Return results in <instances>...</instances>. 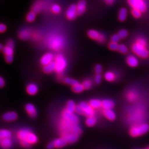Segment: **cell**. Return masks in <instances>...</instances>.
I'll return each mask as SVG.
<instances>
[{
	"instance_id": "cell-1",
	"label": "cell",
	"mask_w": 149,
	"mask_h": 149,
	"mask_svg": "<svg viewBox=\"0 0 149 149\" xmlns=\"http://www.w3.org/2000/svg\"><path fill=\"white\" fill-rule=\"evenodd\" d=\"M47 43L49 48L55 51H58L64 48L65 39L61 34H52L48 36Z\"/></svg>"
},
{
	"instance_id": "cell-2",
	"label": "cell",
	"mask_w": 149,
	"mask_h": 149,
	"mask_svg": "<svg viewBox=\"0 0 149 149\" xmlns=\"http://www.w3.org/2000/svg\"><path fill=\"white\" fill-rule=\"evenodd\" d=\"M149 131V125L146 123H141L134 125L130 130V134L133 137H138Z\"/></svg>"
},
{
	"instance_id": "cell-3",
	"label": "cell",
	"mask_w": 149,
	"mask_h": 149,
	"mask_svg": "<svg viewBox=\"0 0 149 149\" xmlns=\"http://www.w3.org/2000/svg\"><path fill=\"white\" fill-rule=\"evenodd\" d=\"M55 63V71L59 74H61L67 66V61L63 55L59 54L57 55L54 59Z\"/></svg>"
},
{
	"instance_id": "cell-4",
	"label": "cell",
	"mask_w": 149,
	"mask_h": 149,
	"mask_svg": "<svg viewBox=\"0 0 149 149\" xmlns=\"http://www.w3.org/2000/svg\"><path fill=\"white\" fill-rule=\"evenodd\" d=\"M132 50L134 53L142 58H147L149 56V51L145 47L139 43H135L132 46Z\"/></svg>"
},
{
	"instance_id": "cell-5",
	"label": "cell",
	"mask_w": 149,
	"mask_h": 149,
	"mask_svg": "<svg viewBox=\"0 0 149 149\" xmlns=\"http://www.w3.org/2000/svg\"><path fill=\"white\" fill-rule=\"evenodd\" d=\"M129 5L133 8L137 9L141 12H144L146 10V5L144 0H127Z\"/></svg>"
},
{
	"instance_id": "cell-6",
	"label": "cell",
	"mask_w": 149,
	"mask_h": 149,
	"mask_svg": "<svg viewBox=\"0 0 149 149\" xmlns=\"http://www.w3.org/2000/svg\"><path fill=\"white\" fill-rule=\"evenodd\" d=\"M82 111L83 114L87 117L93 116L95 114L94 109L91 106L90 104L86 102H81L79 104Z\"/></svg>"
},
{
	"instance_id": "cell-7",
	"label": "cell",
	"mask_w": 149,
	"mask_h": 149,
	"mask_svg": "<svg viewBox=\"0 0 149 149\" xmlns=\"http://www.w3.org/2000/svg\"><path fill=\"white\" fill-rule=\"evenodd\" d=\"M62 115H63V118L66 119L67 120L72 123L74 124H78L79 118L74 113H70L65 109L63 112Z\"/></svg>"
},
{
	"instance_id": "cell-8",
	"label": "cell",
	"mask_w": 149,
	"mask_h": 149,
	"mask_svg": "<svg viewBox=\"0 0 149 149\" xmlns=\"http://www.w3.org/2000/svg\"><path fill=\"white\" fill-rule=\"evenodd\" d=\"M77 15L76 5H71L70 6L66 12V16L69 20H73Z\"/></svg>"
},
{
	"instance_id": "cell-9",
	"label": "cell",
	"mask_w": 149,
	"mask_h": 149,
	"mask_svg": "<svg viewBox=\"0 0 149 149\" xmlns=\"http://www.w3.org/2000/svg\"><path fill=\"white\" fill-rule=\"evenodd\" d=\"M61 136H62V138L65 139V140L68 143H73L77 141L79 135L71 132V133L61 134Z\"/></svg>"
},
{
	"instance_id": "cell-10",
	"label": "cell",
	"mask_w": 149,
	"mask_h": 149,
	"mask_svg": "<svg viewBox=\"0 0 149 149\" xmlns=\"http://www.w3.org/2000/svg\"><path fill=\"white\" fill-rule=\"evenodd\" d=\"M55 59L53 54L52 53H47L44 54L42 57L40 59V63L43 65V66L49 64L53 61Z\"/></svg>"
},
{
	"instance_id": "cell-11",
	"label": "cell",
	"mask_w": 149,
	"mask_h": 149,
	"mask_svg": "<svg viewBox=\"0 0 149 149\" xmlns=\"http://www.w3.org/2000/svg\"><path fill=\"white\" fill-rule=\"evenodd\" d=\"M26 111L32 118H34L37 116V110L35 106L32 103H28L25 107Z\"/></svg>"
},
{
	"instance_id": "cell-12",
	"label": "cell",
	"mask_w": 149,
	"mask_h": 149,
	"mask_svg": "<svg viewBox=\"0 0 149 149\" xmlns=\"http://www.w3.org/2000/svg\"><path fill=\"white\" fill-rule=\"evenodd\" d=\"M86 8V2L85 0H80L76 5L77 15H81L85 12Z\"/></svg>"
},
{
	"instance_id": "cell-13",
	"label": "cell",
	"mask_w": 149,
	"mask_h": 149,
	"mask_svg": "<svg viewBox=\"0 0 149 149\" xmlns=\"http://www.w3.org/2000/svg\"><path fill=\"white\" fill-rule=\"evenodd\" d=\"M17 118V114L15 112H7L3 115V119L6 121H13Z\"/></svg>"
},
{
	"instance_id": "cell-14",
	"label": "cell",
	"mask_w": 149,
	"mask_h": 149,
	"mask_svg": "<svg viewBox=\"0 0 149 149\" xmlns=\"http://www.w3.org/2000/svg\"><path fill=\"white\" fill-rule=\"evenodd\" d=\"M103 114L109 120H114L116 119V114L112 109H103Z\"/></svg>"
},
{
	"instance_id": "cell-15",
	"label": "cell",
	"mask_w": 149,
	"mask_h": 149,
	"mask_svg": "<svg viewBox=\"0 0 149 149\" xmlns=\"http://www.w3.org/2000/svg\"><path fill=\"white\" fill-rule=\"evenodd\" d=\"M38 91V87L35 84H30L27 87V93L30 95H36Z\"/></svg>"
},
{
	"instance_id": "cell-16",
	"label": "cell",
	"mask_w": 149,
	"mask_h": 149,
	"mask_svg": "<svg viewBox=\"0 0 149 149\" xmlns=\"http://www.w3.org/2000/svg\"><path fill=\"white\" fill-rule=\"evenodd\" d=\"M127 63L130 66L135 68L138 65V60L134 55H129L127 57Z\"/></svg>"
},
{
	"instance_id": "cell-17",
	"label": "cell",
	"mask_w": 149,
	"mask_h": 149,
	"mask_svg": "<svg viewBox=\"0 0 149 149\" xmlns=\"http://www.w3.org/2000/svg\"><path fill=\"white\" fill-rule=\"evenodd\" d=\"M55 70V63L54 61H52L49 64L45 65L43 67V71L47 74H50Z\"/></svg>"
},
{
	"instance_id": "cell-18",
	"label": "cell",
	"mask_w": 149,
	"mask_h": 149,
	"mask_svg": "<svg viewBox=\"0 0 149 149\" xmlns=\"http://www.w3.org/2000/svg\"><path fill=\"white\" fill-rule=\"evenodd\" d=\"M114 106V103L111 100L106 99L102 101V107H103L104 109H112Z\"/></svg>"
},
{
	"instance_id": "cell-19",
	"label": "cell",
	"mask_w": 149,
	"mask_h": 149,
	"mask_svg": "<svg viewBox=\"0 0 149 149\" xmlns=\"http://www.w3.org/2000/svg\"><path fill=\"white\" fill-rule=\"evenodd\" d=\"M12 142L10 138L1 139V145L2 148L8 149L12 146Z\"/></svg>"
},
{
	"instance_id": "cell-20",
	"label": "cell",
	"mask_w": 149,
	"mask_h": 149,
	"mask_svg": "<svg viewBox=\"0 0 149 149\" xmlns=\"http://www.w3.org/2000/svg\"><path fill=\"white\" fill-rule=\"evenodd\" d=\"M31 36V31L28 29H24L19 33V37L21 39L26 40L28 39Z\"/></svg>"
},
{
	"instance_id": "cell-21",
	"label": "cell",
	"mask_w": 149,
	"mask_h": 149,
	"mask_svg": "<svg viewBox=\"0 0 149 149\" xmlns=\"http://www.w3.org/2000/svg\"><path fill=\"white\" fill-rule=\"evenodd\" d=\"M53 143L55 145V148H61L68 143L65 140V139L63 138L57 139L54 141Z\"/></svg>"
},
{
	"instance_id": "cell-22",
	"label": "cell",
	"mask_w": 149,
	"mask_h": 149,
	"mask_svg": "<svg viewBox=\"0 0 149 149\" xmlns=\"http://www.w3.org/2000/svg\"><path fill=\"white\" fill-rule=\"evenodd\" d=\"M76 106L75 105V103L72 100H70L67 102L66 110L70 113H74L75 112Z\"/></svg>"
},
{
	"instance_id": "cell-23",
	"label": "cell",
	"mask_w": 149,
	"mask_h": 149,
	"mask_svg": "<svg viewBox=\"0 0 149 149\" xmlns=\"http://www.w3.org/2000/svg\"><path fill=\"white\" fill-rule=\"evenodd\" d=\"M127 17V10L125 8H122L119 12L118 18L120 21H124L126 19Z\"/></svg>"
},
{
	"instance_id": "cell-24",
	"label": "cell",
	"mask_w": 149,
	"mask_h": 149,
	"mask_svg": "<svg viewBox=\"0 0 149 149\" xmlns=\"http://www.w3.org/2000/svg\"><path fill=\"white\" fill-rule=\"evenodd\" d=\"M89 104L93 109H98L102 107V101L97 99H92L89 102Z\"/></svg>"
},
{
	"instance_id": "cell-25",
	"label": "cell",
	"mask_w": 149,
	"mask_h": 149,
	"mask_svg": "<svg viewBox=\"0 0 149 149\" xmlns=\"http://www.w3.org/2000/svg\"><path fill=\"white\" fill-rule=\"evenodd\" d=\"M30 133V131L28 129H22L18 133V137L21 140L23 139H26L28 134Z\"/></svg>"
},
{
	"instance_id": "cell-26",
	"label": "cell",
	"mask_w": 149,
	"mask_h": 149,
	"mask_svg": "<svg viewBox=\"0 0 149 149\" xmlns=\"http://www.w3.org/2000/svg\"><path fill=\"white\" fill-rule=\"evenodd\" d=\"M87 34H88V37L91 39H94V40H97L100 35V33L96 30L91 29L87 33Z\"/></svg>"
},
{
	"instance_id": "cell-27",
	"label": "cell",
	"mask_w": 149,
	"mask_h": 149,
	"mask_svg": "<svg viewBox=\"0 0 149 149\" xmlns=\"http://www.w3.org/2000/svg\"><path fill=\"white\" fill-rule=\"evenodd\" d=\"M26 139L29 142V143L31 144H35L38 141L37 136L34 134L33 133L31 132L29 133L28 134Z\"/></svg>"
},
{
	"instance_id": "cell-28",
	"label": "cell",
	"mask_w": 149,
	"mask_h": 149,
	"mask_svg": "<svg viewBox=\"0 0 149 149\" xmlns=\"http://www.w3.org/2000/svg\"><path fill=\"white\" fill-rule=\"evenodd\" d=\"M104 79L109 82H112L116 79V74L112 71H108L106 72L104 75Z\"/></svg>"
},
{
	"instance_id": "cell-29",
	"label": "cell",
	"mask_w": 149,
	"mask_h": 149,
	"mask_svg": "<svg viewBox=\"0 0 149 149\" xmlns=\"http://www.w3.org/2000/svg\"><path fill=\"white\" fill-rule=\"evenodd\" d=\"M96 118L93 116L87 117V118L86 120V124L88 127H92L95 125L96 123Z\"/></svg>"
},
{
	"instance_id": "cell-30",
	"label": "cell",
	"mask_w": 149,
	"mask_h": 149,
	"mask_svg": "<svg viewBox=\"0 0 149 149\" xmlns=\"http://www.w3.org/2000/svg\"><path fill=\"white\" fill-rule=\"evenodd\" d=\"M85 88L82 84H80L79 83L76 84L75 85L72 86V90L74 92V93H79L82 92L84 90Z\"/></svg>"
},
{
	"instance_id": "cell-31",
	"label": "cell",
	"mask_w": 149,
	"mask_h": 149,
	"mask_svg": "<svg viewBox=\"0 0 149 149\" xmlns=\"http://www.w3.org/2000/svg\"><path fill=\"white\" fill-rule=\"evenodd\" d=\"M11 135V132L8 130L2 129L0 132V137L1 139L10 138Z\"/></svg>"
},
{
	"instance_id": "cell-32",
	"label": "cell",
	"mask_w": 149,
	"mask_h": 149,
	"mask_svg": "<svg viewBox=\"0 0 149 149\" xmlns=\"http://www.w3.org/2000/svg\"><path fill=\"white\" fill-rule=\"evenodd\" d=\"M43 7V3L40 1L37 2L35 3V5L32 7V11H34L36 13H38L41 11Z\"/></svg>"
},
{
	"instance_id": "cell-33",
	"label": "cell",
	"mask_w": 149,
	"mask_h": 149,
	"mask_svg": "<svg viewBox=\"0 0 149 149\" xmlns=\"http://www.w3.org/2000/svg\"><path fill=\"white\" fill-rule=\"evenodd\" d=\"M3 52L5 54V55H13V48L10 47L8 45H7L4 47L3 49Z\"/></svg>"
},
{
	"instance_id": "cell-34",
	"label": "cell",
	"mask_w": 149,
	"mask_h": 149,
	"mask_svg": "<svg viewBox=\"0 0 149 149\" xmlns=\"http://www.w3.org/2000/svg\"><path fill=\"white\" fill-rule=\"evenodd\" d=\"M36 17V13L34 11H31L28 13L27 16V21L29 22H32L34 21Z\"/></svg>"
},
{
	"instance_id": "cell-35",
	"label": "cell",
	"mask_w": 149,
	"mask_h": 149,
	"mask_svg": "<svg viewBox=\"0 0 149 149\" xmlns=\"http://www.w3.org/2000/svg\"><path fill=\"white\" fill-rule=\"evenodd\" d=\"M51 10L55 14H59L61 11V8L58 4H54L51 7Z\"/></svg>"
},
{
	"instance_id": "cell-36",
	"label": "cell",
	"mask_w": 149,
	"mask_h": 149,
	"mask_svg": "<svg viewBox=\"0 0 149 149\" xmlns=\"http://www.w3.org/2000/svg\"><path fill=\"white\" fill-rule=\"evenodd\" d=\"M64 82L66 84H68L70 85L74 86L78 84V81L77 80H74L73 79H71V78H69V77H66L64 79Z\"/></svg>"
},
{
	"instance_id": "cell-37",
	"label": "cell",
	"mask_w": 149,
	"mask_h": 149,
	"mask_svg": "<svg viewBox=\"0 0 149 149\" xmlns=\"http://www.w3.org/2000/svg\"><path fill=\"white\" fill-rule=\"evenodd\" d=\"M82 85L84 86L85 89L88 90V89H90L91 87V86L92 85V83L90 80H86L83 82Z\"/></svg>"
},
{
	"instance_id": "cell-38",
	"label": "cell",
	"mask_w": 149,
	"mask_h": 149,
	"mask_svg": "<svg viewBox=\"0 0 149 149\" xmlns=\"http://www.w3.org/2000/svg\"><path fill=\"white\" fill-rule=\"evenodd\" d=\"M118 50L121 53L126 54L128 52V48L125 45L120 44V45H119V48Z\"/></svg>"
},
{
	"instance_id": "cell-39",
	"label": "cell",
	"mask_w": 149,
	"mask_h": 149,
	"mask_svg": "<svg viewBox=\"0 0 149 149\" xmlns=\"http://www.w3.org/2000/svg\"><path fill=\"white\" fill-rule=\"evenodd\" d=\"M132 14L133 15V16L136 18H140L141 16V12L139 11L137 9H134L133 8L132 11Z\"/></svg>"
},
{
	"instance_id": "cell-40",
	"label": "cell",
	"mask_w": 149,
	"mask_h": 149,
	"mask_svg": "<svg viewBox=\"0 0 149 149\" xmlns=\"http://www.w3.org/2000/svg\"><path fill=\"white\" fill-rule=\"evenodd\" d=\"M108 48L112 50H117L119 48V45L117 43L111 42L108 44Z\"/></svg>"
},
{
	"instance_id": "cell-41",
	"label": "cell",
	"mask_w": 149,
	"mask_h": 149,
	"mask_svg": "<svg viewBox=\"0 0 149 149\" xmlns=\"http://www.w3.org/2000/svg\"><path fill=\"white\" fill-rule=\"evenodd\" d=\"M128 99L130 101H134L136 99L137 95L134 92H130L128 94Z\"/></svg>"
},
{
	"instance_id": "cell-42",
	"label": "cell",
	"mask_w": 149,
	"mask_h": 149,
	"mask_svg": "<svg viewBox=\"0 0 149 149\" xmlns=\"http://www.w3.org/2000/svg\"><path fill=\"white\" fill-rule=\"evenodd\" d=\"M118 34L119 35L120 39H124V38L127 37V36H128V32H127V31H126L125 29H122L118 32Z\"/></svg>"
},
{
	"instance_id": "cell-43",
	"label": "cell",
	"mask_w": 149,
	"mask_h": 149,
	"mask_svg": "<svg viewBox=\"0 0 149 149\" xmlns=\"http://www.w3.org/2000/svg\"><path fill=\"white\" fill-rule=\"evenodd\" d=\"M21 144L24 147V148H28L31 146V144L29 143V142L27 140V139H23L21 140Z\"/></svg>"
},
{
	"instance_id": "cell-44",
	"label": "cell",
	"mask_w": 149,
	"mask_h": 149,
	"mask_svg": "<svg viewBox=\"0 0 149 149\" xmlns=\"http://www.w3.org/2000/svg\"><path fill=\"white\" fill-rule=\"evenodd\" d=\"M96 74H101L102 72V66L100 64H97L95 68Z\"/></svg>"
},
{
	"instance_id": "cell-45",
	"label": "cell",
	"mask_w": 149,
	"mask_h": 149,
	"mask_svg": "<svg viewBox=\"0 0 149 149\" xmlns=\"http://www.w3.org/2000/svg\"><path fill=\"white\" fill-rule=\"evenodd\" d=\"M102 79V77L101 74H97L95 76V81L96 84H98L101 83Z\"/></svg>"
},
{
	"instance_id": "cell-46",
	"label": "cell",
	"mask_w": 149,
	"mask_h": 149,
	"mask_svg": "<svg viewBox=\"0 0 149 149\" xmlns=\"http://www.w3.org/2000/svg\"><path fill=\"white\" fill-rule=\"evenodd\" d=\"M120 39V38L119 37L118 34H114L112 36V37H111V41L113 42L117 43L118 41H119Z\"/></svg>"
},
{
	"instance_id": "cell-47",
	"label": "cell",
	"mask_w": 149,
	"mask_h": 149,
	"mask_svg": "<svg viewBox=\"0 0 149 149\" xmlns=\"http://www.w3.org/2000/svg\"><path fill=\"white\" fill-rule=\"evenodd\" d=\"M13 55H5V60L7 63H11L13 61Z\"/></svg>"
},
{
	"instance_id": "cell-48",
	"label": "cell",
	"mask_w": 149,
	"mask_h": 149,
	"mask_svg": "<svg viewBox=\"0 0 149 149\" xmlns=\"http://www.w3.org/2000/svg\"><path fill=\"white\" fill-rule=\"evenodd\" d=\"M105 40H106L105 36L103 34H100L99 37L97 40H98V42L100 43H103V42H104Z\"/></svg>"
},
{
	"instance_id": "cell-49",
	"label": "cell",
	"mask_w": 149,
	"mask_h": 149,
	"mask_svg": "<svg viewBox=\"0 0 149 149\" xmlns=\"http://www.w3.org/2000/svg\"><path fill=\"white\" fill-rule=\"evenodd\" d=\"M75 112H76L77 113L79 114H83V111L81 108V107L78 105L76 107V109H75Z\"/></svg>"
},
{
	"instance_id": "cell-50",
	"label": "cell",
	"mask_w": 149,
	"mask_h": 149,
	"mask_svg": "<svg viewBox=\"0 0 149 149\" xmlns=\"http://www.w3.org/2000/svg\"><path fill=\"white\" fill-rule=\"evenodd\" d=\"M136 42L140 44H141V45H144V46H146V44L145 40L143 38H139V39L137 40Z\"/></svg>"
},
{
	"instance_id": "cell-51",
	"label": "cell",
	"mask_w": 149,
	"mask_h": 149,
	"mask_svg": "<svg viewBox=\"0 0 149 149\" xmlns=\"http://www.w3.org/2000/svg\"><path fill=\"white\" fill-rule=\"evenodd\" d=\"M6 30V26L4 24H1L0 25V31L1 33H3L4 32H5Z\"/></svg>"
},
{
	"instance_id": "cell-52",
	"label": "cell",
	"mask_w": 149,
	"mask_h": 149,
	"mask_svg": "<svg viewBox=\"0 0 149 149\" xmlns=\"http://www.w3.org/2000/svg\"><path fill=\"white\" fill-rule=\"evenodd\" d=\"M55 147V145L54 144L53 142L48 144L47 145V149H53Z\"/></svg>"
},
{
	"instance_id": "cell-53",
	"label": "cell",
	"mask_w": 149,
	"mask_h": 149,
	"mask_svg": "<svg viewBox=\"0 0 149 149\" xmlns=\"http://www.w3.org/2000/svg\"><path fill=\"white\" fill-rule=\"evenodd\" d=\"M7 45H8L10 47L13 48V47H14V42H13V41L12 40H9L7 42Z\"/></svg>"
},
{
	"instance_id": "cell-54",
	"label": "cell",
	"mask_w": 149,
	"mask_h": 149,
	"mask_svg": "<svg viewBox=\"0 0 149 149\" xmlns=\"http://www.w3.org/2000/svg\"><path fill=\"white\" fill-rule=\"evenodd\" d=\"M5 81L3 80V79L2 77H1V78H0V86L1 87H3L5 85Z\"/></svg>"
},
{
	"instance_id": "cell-55",
	"label": "cell",
	"mask_w": 149,
	"mask_h": 149,
	"mask_svg": "<svg viewBox=\"0 0 149 149\" xmlns=\"http://www.w3.org/2000/svg\"><path fill=\"white\" fill-rule=\"evenodd\" d=\"M104 1L108 5H112L114 2V0H104Z\"/></svg>"
},
{
	"instance_id": "cell-56",
	"label": "cell",
	"mask_w": 149,
	"mask_h": 149,
	"mask_svg": "<svg viewBox=\"0 0 149 149\" xmlns=\"http://www.w3.org/2000/svg\"><path fill=\"white\" fill-rule=\"evenodd\" d=\"M0 47H1V50H3V48L4 47H3V45L2 44H1V45H0Z\"/></svg>"
},
{
	"instance_id": "cell-57",
	"label": "cell",
	"mask_w": 149,
	"mask_h": 149,
	"mask_svg": "<svg viewBox=\"0 0 149 149\" xmlns=\"http://www.w3.org/2000/svg\"><path fill=\"white\" fill-rule=\"evenodd\" d=\"M149 149V148H146V149Z\"/></svg>"
},
{
	"instance_id": "cell-58",
	"label": "cell",
	"mask_w": 149,
	"mask_h": 149,
	"mask_svg": "<svg viewBox=\"0 0 149 149\" xmlns=\"http://www.w3.org/2000/svg\"></svg>"
}]
</instances>
